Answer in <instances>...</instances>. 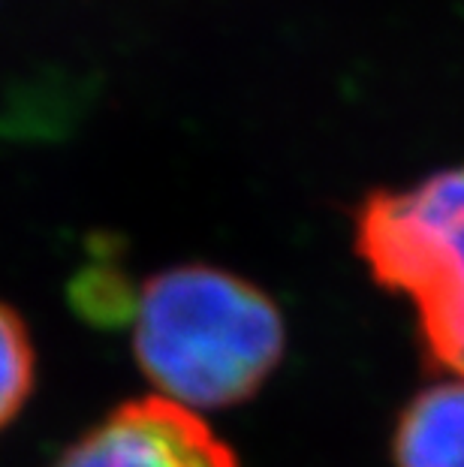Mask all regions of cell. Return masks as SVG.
Returning a JSON list of instances; mask_svg holds the SVG:
<instances>
[{
	"label": "cell",
	"mask_w": 464,
	"mask_h": 467,
	"mask_svg": "<svg viewBox=\"0 0 464 467\" xmlns=\"http://www.w3.org/2000/svg\"><path fill=\"white\" fill-rule=\"evenodd\" d=\"M353 242L374 281L413 305L428 362L464 380V166L368 193Z\"/></svg>",
	"instance_id": "cell-2"
},
{
	"label": "cell",
	"mask_w": 464,
	"mask_h": 467,
	"mask_svg": "<svg viewBox=\"0 0 464 467\" xmlns=\"http://www.w3.org/2000/svg\"><path fill=\"white\" fill-rule=\"evenodd\" d=\"M55 467H239L200 413L151 395L115 407Z\"/></svg>",
	"instance_id": "cell-3"
},
{
	"label": "cell",
	"mask_w": 464,
	"mask_h": 467,
	"mask_svg": "<svg viewBox=\"0 0 464 467\" xmlns=\"http://www.w3.org/2000/svg\"><path fill=\"white\" fill-rule=\"evenodd\" d=\"M392 459L395 467H464V380L434 383L404 407Z\"/></svg>",
	"instance_id": "cell-4"
},
{
	"label": "cell",
	"mask_w": 464,
	"mask_h": 467,
	"mask_svg": "<svg viewBox=\"0 0 464 467\" xmlns=\"http://www.w3.org/2000/svg\"><path fill=\"white\" fill-rule=\"evenodd\" d=\"M34 386V347L25 323L0 302V429L13 422Z\"/></svg>",
	"instance_id": "cell-5"
},
{
	"label": "cell",
	"mask_w": 464,
	"mask_h": 467,
	"mask_svg": "<svg viewBox=\"0 0 464 467\" xmlns=\"http://www.w3.org/2000/svg\"><path fill=\"white\" fill-rule=\"evenodd\" d=\"M136 362L187 410L248 401L284 356V317L260 286L214 265H175L127 307Z\"/></svg>",
	"instance_id": "cell-1"
}]
</instances>
